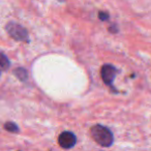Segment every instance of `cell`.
<instances>
[{
    "instance_id": "obj_7",
    "label": "cell",
    "mask_w": 151,
    "mask_h": 151,
    "mask_svg": "<svg viewBox=\"0 0 151 151\" xmlns=\"http://www.w3.org/2000/svg\"><path fill=\"white\" fill-rule=\"evenodd\" d=\"M4 128L6 130H9V132H19V127H18L17 124L14 123V122H6V123L4 124Z\"/></svg>"
},
{
    "instance_id": "obj_9",
    "label": "cell",
    "mask_w": 151,
    "mask_h": 151,
    "mask_svg": "<svg viewBox=\"0 0 151 151\" xmlns=\"http://www.w3.org/2000/svg\"><path fill=\"white\" fill-rule=\"evenodd\" d=\"M58 1H60V2H63V1H64V0H58Z\"/></svg>"
},
{
    "instance_id": "obj_3",
    "label": "cell",
    "mask_w": 151,
    "mask_h": 151,
    "mask_svg": "<svg viewBox=\"0 0 151 151\" xmlns=\"http://www.w3.org/2000/svg\"><path fill=\"white\" fill-rule=\"evenodd\" d=\"M59 145H60L62 148L64 149H69L73 148L76 145V142H77V139H76V136L70 132H63L62 134L59 136L58 139Z\"/></svg>"
},
{
    "instance_id": "obj_2",
    "label": "cell",
    "mask_w": 151,
    "mask_h": 151,
    "mask_svg": "<svg viewBox=\"0 0 151 151\" xmlns=\"http://www.w3.org/2000/svg\"><path fill=\"white\" fill-rule=\"evenodd\" d=\"M6 30L9 34L18 42H28V32L23 26L19 25L17 23H9L6 25Z\"/></svg>"
},
{
    "instance_id": "obj_8",
    "label": "cell",
    "mask_w": 151,
    "mask_h": 151,
    "mask_svg": "<svg viewBox=\"0 0 151 151\" xmlns=\"http://www.w3.org/2000/svg\"><path fill=\"white\" fill-rule=\"evenodd\" d=\"M99 19H101V21H106V20L109 19V15H108V14H106V13H99Z\"/></svg>"
},
{
    "instance_id": "obj_6",
    "label": "cell",
    "mask_w": 151,
    "mask_h": 151,
    "mask_svg": "<svg viewBox=\"0 0 151 151\" xmlns=\"http://www.w3.org/2000/svg\"><path fill=\"white\" fill-rule=\"evenodd\" d=\"M14 73H15V75L17 76L18 78H19L21 81H25L26 79H27V77H28L27 71H26L24 68H22V67H19V68H17L15 71H14Z\"/></svg>"
},
{
    "instance_id": "obj_5",
    "label": "cell",
    "mask_w": 151,
    "mask_h": 151,
    "mask_svg": "<svg viewBox=\"0 0 151 151\" xmlns=\"http://www.w3.org/2000/svg\"><path fill=\"white\" fill-rule=\"evenodd\" d=\"M11 65L9 60L3 53L0 52V68L1 69H7Z\"/></svg>"
},
{
    "instance_id": "obj_1",
    "label": "cell",
    "mask_w": 151,
    "mask_h": 151,
    "mask_svg": "<svg viewBox=\"0 0 151 151\" xmlns=\"http://www.w3.org/2000/svg\"><path fill=\"white\" fill-rule=\"evenodd\" d=\"M91 137L99 145L103 147H109L113 144V134L111 130L103 125H94L90 129Z\"/></svg>"
},
{
    "instance_id": "obj_4",
    "label": "cell",
    "mask_w": 151,
    "mask_h": 151,
    "mask_svg": "<svg viewBox=\"0 0 151 151\" xmlns=\"http://www.w3.org/2000/svg\"><path fill=\"white\" fill-rule=\"evenodd\" d=\"M116 73H117V70H116V68L113 65L105 64L101 66V78H103L104 82L107 85H111L113 83Z\"/></svg>"
},
{
    "instance_id": "obj_10",
    "label": "cell",
    "mask_w": 151,
    "mask_h": 151,
    "mask_svg": "<svg viewBox=\"0 0 151 151\" xmlns=\"http://www.w3.org/2000/svg\"><path fill=\"white\" fill-rule=\"evenodd\" d=\"M0 69H1V68H0ZM0 73H1V70H0Z\"/></svg>"
}]
</instances>
